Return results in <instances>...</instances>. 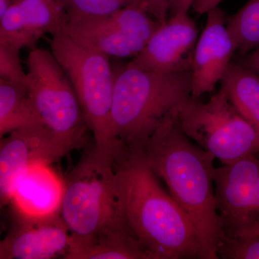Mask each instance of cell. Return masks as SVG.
I'll return each instance as SVG.
<instances>
[{"label":"cell","instance_id":"6da1fadb","mask_svg":"<svg viewBox=\"0 0 259 259\" xmlns=\"http://www.w3.org/2000/svg\"><path fill=\"white\" fill-rule=\"evenodd\" d=\"M178 110L153 133L143 156L155 175L164 181L170 195L193 224L202 259H217L224 233L214 195L215 158L184 134L177 120Z\"/></svg>","mask_w":259,"mask_h":259},{"label":"cell","instance_id":"7a4b0ae2","mask_svg":"<svg viewBox=\"0 0 259 259\" xmlns=\"http://www.w3.org/2000/svg\"><path fill=\"white\" fill-rule=\"evenodd\" d=\"M143 153L115 161V187L122 217L153 259H202L193 224L158 183Z\"/></svg>","mask_w":259,"mask_h":259},{"label":"cell","instance_id":"3957f363","mask_svg":"<svg viewBox=\"0 0 259 259\" xmlns=\"http://www.w3.org/2000/svg\"><path fill=\"white\" fill-rule=\"evenodd\" d=\"M192 95V71L161 73L126 66L115 72L114 138L127 154L143 153L148 139Z\"/></svg>","mask_w":259,"mask_h":259},{"label":"cell","instance_id":"277c9868","mask_svg":"<svg viewBox=\"0 0 259 259\" xmlns=\"http://www.w3.org/2000/svg\"><path fill=\"white\" fill-rule=\"evenodd\" d=\"M60 214L71 233L69 248L106 233L131 231L116 193L115 158L95 143L65 180Z\"/></svg>","mask_w":259,"mask_h":259},{"label":"cell","instance_id":"5b68a950","mask_svg":"<svg viewBox=\"0 0 259 259\" xmlns=\"http://www.w3.org/2000/svg\"><path fill=\"white\" fill-rule=\"evenodd\" d=\"M51 49L74 89L97 148L115 159L125 154L111 125L115 73L109 56L74 41L61 31L52 35Z\"/></svg>","mask_w":259,"mask_h":259},{"label":"cell","instance_id":"8992f818","mask_svg":"<svg viewBox=\"0 0 259 259\" xmlns=\"http://www.w3.org/2000/svg\"><path fill=\"white\" fill-rule=\"evenodd\" d=\"M176 117L184 134L223 165L259 153V133L237 110L221 87L207 102L191 97L179 109Z\"/></svg>","mask_w":259,"mask_h":259},{"label":"cell","instance_id":"52a82bcc","mask_svg":"<svg viewBox=\"0 0 259 259\" xmlns=\"http://www.w3.org/2000/svg\"><path fill=\"white\" fill-rule=\"evenodd\" d=\"M27 67L25 88L44 125L76 149L83 147L88 126L74 89L52 52L32 49Z\"/></svg>","mask_w":259,"mask_h":259},{"label":"cell","instance_id":"ba28073f","mask_svg":"<svg viewBox=\"0 0 259 259\" xmlns=\"http://www.w3.org/2000/svg\"><path fill=\"white\" fill-rule=\"evenodd\" d=\"M224 238L259 233V158L250 155L213 170Z\"/></svg>","mask_w":259,"mask_h":259},{"label":"cell","instance_id":"9c48e42d","mask_svg":"<svg viewBox=\"0 0 259 259\" xmlns=\"http://www.w3.org/2000/svg\"><path fill=\"white\" fill-rule=\"evenodd\" d=\"M160 24L134 5L103 18L66 22L62 31L89 49L116 58L139 55Z\"/></svg>","mask_w":259,"mask_h":259},{"label":"cell","instance_id":"30bf717a","mask_svg":"<svg viewBox=\"0 0 259 259\" xmlns=\"http://www.w3.org/2000/svg\"><path fill=\"white\" fill-rule=\"evenodd\" d=\"M76 149L44 125L16 130L0 141V204H9L15 181L29 167L51 165Z\"/></svg>","mask_w":259,"mask_h":259},{"label":"cell","instance_id":"8fae6325","mask_svg":"<svg viewBox=\"0 0 259 259\" xmlns=\"http://www.w3.org/2000/svg\"><path fill=\"white\" fill-rule=\"evenodd\" d=\"M197 39V25L188 13H178L160 25L127 65L161 74L192 71Z\"/></svg>","mask_w":259,"mask_h":259},{"label":"cell","instance_id":"7c38bea8","mask_svg":"<svg viewBox=\"0 0 259 259\" xmlns=\"http://www.w3.org/2000/svg\"><path fill=\"white\" fill-rule=\"evenodd\" d=\"M71 235L60 213L28 218L13 213V221L0 243V259L64 258Z\"/></svg>","mask_w":259,"mask_h":259},{"label":"cell","instance_id":"4fadbf2b","mask_svg":"<svg viewBox=\"0 0 259 259\" xmlns=\"http://www.w3.org/2000/svg\"><path fill=\"white\" fill-rule=\"evenodd\" d=\"M236 51V42L227 28L222 10L218 6L209 10L194 50L192 98L198 99L214 91L224 77Z\"/></svg>","mask_w":259,"mask_h":259},{"label":"cell","instance_id":"5bb4252c","mask_svg":"<svg viewBox=\"0 0 259 259\" xmlns=\"http://www.w3.org/2000/svg\"><path fill=\"white\" fill-rule=\"evenodd\" d=\"M65 23L59 0H17L0 15V45L32 48L45 34L62 31Z\"/></svg>","mask_w":259,"mask_h":259},{"label":"cell","instance_id":"9a60e30c","mask_svg":"<svg viewBox=\"0 0 259 259\" xmlns=\"http://www.w3.org/2000/svg\"><path fill=\"white\" fill-rule=\"evenodd\" d=\"M65 180L51 165L29 167L15 181L9 204L14 214L45 218L60 213Z\"/></svg>","mask_w":259,"mask_h":259},{"label":"cell","instance_id":"2e32d148","mask_svg":"<svg viewBox=\"0 0 259 259\" xmlns=\"http://www.w3.org/2000/svg\"><path fill=\"white\" fill-rule=\"evenodd\" d=\"M66 259H153L130 230L112 232L69 248Z\"/></svg>","mask_w":259,"mask_h":259},{"label":"cell","instance_id":"e0dca14e","mask_svg":"<svg viewBox=\"0 0 259 259\" xmlns=\"http://www.w3.org/2000/svg\"><path fill=\"white\" fill-rule=\"evenodd\" d=\"M232 103L259 133V76L231 63L221 81Z\"/></svg>","mask_w":259,"mask_h":259},{"label":"cell","instance_id":"ac0fdd59","mask_svg":"<svg viewBox=\"0 0 259 259\" xmlns=\"http://www.w3.org/2000/svg\"><path fill=\"white\" fill-rule=\"evenodd\" d=\"M36 125L44 124L26 88L0 79V138Z\"/></svg>","mask_w":259,"mask_h":259},{"label":"cell","instance_id":"d6986e66","mask_svg":"<svg viewBox=\"0 0 259 259\" xmlns=\"http://www.w3.org/2000/svg\"><path fill=\"white\" fill-rule=\"evenodd\" d=\"M226 23L241 57L259 47V0H248Z\"/></svg>","mask_w":259,"mask_h":259},{"label":"cell","instance_id":"ffe728a7","mask_svg":"<svg viewBox=\"0 0 259 259\" xmlns=\"http://www.w3.org/2000/svg\"><path fill=\"white\" fill-rule=\"evenodd\" d=\"M66 22L103 18L131 5L134 0H59Z\"/></svg>","mask_w":259,"mask_h":259},{"label":"cell","instance_id":"44dd1931","mask_svg":"<svg viewBox=\"0 0 259 259\" xmlns=\"http://www.w3.org/2000/svg\"><path fill=\"white\" fill-rule=\"evenodd\" d=\"M217 255L223 259H259V233L223 238L218 245Z\"/></svg>","mask_w":259,"mask_h":259},{"label":"cell","instance_id":"7402d4cb","mask_svg":"<svg viewBox=\"0 0 259 259\" xmlns=\"http://www.w3.org/2000/svg\"><path fill=\"white\" fill-rule=\"evenodd\" d=\"M20 49L0 45V79L25 88L27 72L20 59Z\"/></svg>","mask_w":259,"mask_h":259},{"label":"cell","instance_id":"603a6c76","mask_svg":"<svg viewBox=\"0 0 259 259\" xmlns=\"http://www.w3.org/2000/svg\"><path fill=\"white\" fill-rule=\"evenodd\" d=\"M170 3L171 0H134L131 5L144 10L161 25L168 20Z\"/></svg>","mask_w":259,"mask_h":259},{"label":"cell","instance_id":"cb8c5ba5","mask_svg":"<svg viewBox=\"0 0 259 259\" xmlns=\"http://www.w3.org/2000/svg\"><path fill=\"white\" fill-rule=\"evenodd\" d=\"M238 64L259 76V47L255 48L246 55L242 56L241 60Z\"/></svg>","mask_w":259,"mask_h":259},{"label":"cell","instance_id":"d4e9b609","mask_svg":"<svg viewBox=\"0 0 259 259\" xmlns=\"http://www.w3.org/2000/svg\"><path fill=\"white\" fill-rule=\"evenodd\" d=\"M223 0H197L192 7L194 13L199 15L207 14L209 10L216 8Z\"/></svg>","mask_w":259,"mask_h":259},{"label":"cell","instance_id":"484cf974","mask_svg":"<svg viewBox=\"0 0 259 259\" xmlns=\"http://www.w3.org/2000/svg\"><path fill=\"white\" fill-rule=\"evenodd\" d=\"M197 0H171L169 17L181 13H188Z\"/></svg>","mask_w":259,"mask_h":259},{"label":"cell","instance_id":"4316f807","mask_svg":"<svg viewBox=\"0 0 259 259\" xmlns=\"http://www.w3.org/2000/svg\"><path fill=\"white\" fill-rule=\"evenodd\" d=\"M49 1H56V0H49Z\"/></svg>","mask_w":259,"mask_h":259}]
</instances>
